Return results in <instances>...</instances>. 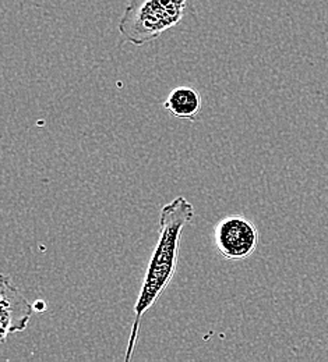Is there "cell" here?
Segmentation results:
<instances>
[{"label":"cell","instance_id":"3957f363","mask_svg":"<svg viewBox=\"0 0 328 362\" xmlns=\"http://www.w3.org/2000/svg\"><path fill=\"white\" fill-rule=\"evenodd\" d=\"M214 244L227 261H243L259 245V230L251 221L242 215H230L214 227Z\"/></svg>","mask_w":328,"mask_h":362},{"label":"cell","instance_id":"6da1fadb","mask_svg":"<svg viewBox=\"0 0 328 362\" xmlns=\"http://www.w3.org/2000/svg\"><path fill=\"white\" fill-rule=\"evenodd\" d=\"M194 218V208L185 197H178L172 202L162 206L159 214V238L149 259L144 276L137 303L135 305V322L129 337L125 361L133 357L141 319L145 313L158 301L165 288L171 284L176 267L181 248V237L183 228Z\"/></svg>","mask_w":328,"mask_h":362},{"label":"cell","instance_id":"5b68a950","mask_svg":"<svg viewBox=\"0 0 328 362\" xmlns=\"http://www.w3.org/2000/svg\"><path fill=\"white\" fill-rule=\"evenodd\" d=\"M164 107L174 117L196 120L201 110V98L200 93L191 87H178L168 95Z\"/></svg>","mask_w":328,"mask_h":362},{"label":"cell","instance_id":"7a4b0ae2","mask_svg":"<svg viewBox=\"0 0 328 362\" xmlns=\"http://www.w3.org/2000/svg\"><path fill=\"white\" fill-rule=\"evenodd\" d=\"M188 1L130 0L119 21V33L132 45H145L183 20Z\"/></svg>","mask_w":328,"mask_h":362},{"label":"cell","instance_id":"8992f818","mask_svg":"<svg viewBox=\"0 0 328 362\" xmlns=\"http://www.w3.org/2000/svg\"><path fill=\"white\" fill-rule=\"evenodd\" d=\"M34 308H35L37 311L43 313V311H45V310H47V304H45V303H43V301H38V303L34 305Z\"/></svg>","mask_w":328,"mask_h":362},{"label":"cell","instance_id":"277c9868","mask_svg":"<svg viewBox=\"0 0 328 362\" xmlns=\"http://www.w3.org/2000/svg\"><path fill=\"white\" fill-rule=\"evenodd\" d=\"M0 341L6 343L13 333L27 329L34 305L21 294L17 286L7 274H1L0 283Z\"/></svg>","mask_w":328,"mask_h":362}]
</instances>
